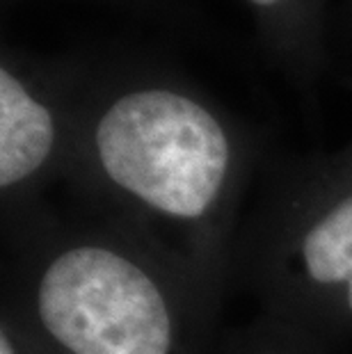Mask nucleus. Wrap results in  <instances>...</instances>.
<instances>
[{
  "instance_id": "nucleus-5",
  "label": "nucleus",
  "mask_w": 352,
  "mask_h": 354,
  "mask_svg": "<svg viewBox=\"0 0 352 354\" xmlns=\"http://www.w3.org/2000/svg\"><path fill=\"white\" fill-rule=\"evenodd\" d=\"M254 14L263 46L302 78L325 57L327 0H243Z\"/></svg>"
},
{
  "instance_id": "nucleus-2",
  "label": "nucleus",
  "mask_w": 352,
  "mask_h": 354,
  "mask_svg": "<svg viewBox=\"0 0 352 354\" xmlns=\"http://www.w3.org/2000/svg\"><path fill=\"white\" fill-rule=\"evenodd\" d=\"M30 304L57 354H190L165 279L110 240L80 238L48 254Z\"/></svg>"
},
{
  "instance_id": "nucleus-3",
  "label": "nucleus",
  "mask_w": 352,
  "mask_h": 354,
  "mask_svg": "<svg viewBox=\"0 0 352 354\" xmlns=\"http://www.w3.org/2000/svg\"><path fill=\"white\" fill-rule=\"evenodd\" d=\"M64 80L35 59L5 48L0 62V187L17 192L33 185L69 156L78 101Z\"/></svg>"
},
{
  "instance_id": "nucleus-6",
  "label": "nucleus",
  "mask_w": 352,
  "mask_h": 354,
  "mask_svg": "<svg viewBox=\"0 0 352 354\" xmlns=\"http://www.w3.org/2000/svg\"><path fill=\"white\" fill-rule=\"evenodd\" d=\"M3 3H14V0H3ZM101 5L124 7L136 14H145V17H176L188 7L183 0H96Z\"/></svg>"
},
{
  "instance_id": "nucleus-4",
  "label": "nucleus",
  "mask_w": 352,
  "mask_h": 354,
  "mask_svg": "<svg viewBox=\"0 0 352 354\" xmlns=\"http://www.w3.org/2000/svg\"><path fill=\"white\" fill-rule=\"evenodd\" d=\"M293 247L297 279L323 302L352 318V156L348 176Z\"/></svg>"
},
{
  "instance_id": "nucleus-7",
  "label": "nucleus",
  "mask_w": 352,
  "mask_h": 354,
  "mask_svg": "<svg viewBox=\"0 0 352 354\" xmlns=\"http://www.w3.org/2000/svg\"><path fill=\"white\" fill-rule=\"evenodd\" d=\"M346 7H348V12H350V17H352V0H348V3H346Z\"/></svg>"
},
{
  "instance_id": "nucleus-1",
  "label": "nucleus",
  "mask_w": 352,
  "mask_h": 354,
  "mask_svg": "<svg viewBox=\"0 0 352 354\" xmlns=\"http://www.w3.org/2000/svg\"><path fill=\"white\" fill-rule=\"evenodd\" d=\"M69 156L122 201L174 227H201L229 197L241 140L188 85L131 76L80 94Z\"/></svg>"
}]
</instances>
